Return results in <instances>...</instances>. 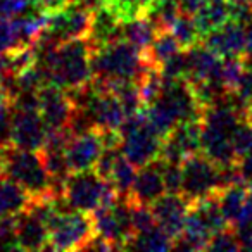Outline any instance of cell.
Masks as SVG:
<instances>
[{"label": "cell", "instance_id": "36", "mask_svg": "<svg viewBox=\"0 0 252 252\" xmlns=\"http://www.w3.org/2000/svg\"><path fill=\"white\" fill-rule=\"evenodd\" d=\"M9 100V95H7V90H5V87L2 85V81H0V104L2 102Z\"/></svg>", "mask_w": 252, "mask_h": 252}, {"label": "cell", "instance_id": "9", "mask_svg": "<svg viewBox=\"0 0 252 252\" xmlns=\"http://www.w3.org/2000/svg\"><path fill=\"white\" fill-rule=\"evenodd\" d=\"M152 211L158 220V224L173 238L180 237L183 233L187 214L190 209V202L182 195V193H169L166 192L162 197H159L152 204Z\"/></svg>", "mask_w": 252, "mask_h": 252}, {"label": "cell", "instance_id": "33", "mask_svg": "<svg viewBox=\"0 0 252 252\" xmlns=\"http://www.w3.org/2000/svg\"><path fill=\"white\" fill-rule=\"evenodd\" d=\"M242 116H244L245 121H249L252 125V98L247 102V105L244 107V112H242Z\"/></svg>", "mask_w": 252, "mask_h": 252}, {"label": "cell", "instance_id": "21", "mask_svg": "<svg viewBox=\"0 0 252 252\" xmlns=\"http://www.w3.org/2000/svg\"><path fill=\"white\" fill-rule=\"evenodd\" d=\"M171 33L176 36V40L180 42L183 50H190L192 47L202 43V35H200V30L195 23V18L190 14H183L182 12V16L173 25Z\"/></svg>", "mask_w": 252, "mask_h": 252}, {"label": "cell", "instance_id": "28", "mask_svg": "<svg viewBox=\"0 0 252 252\" xmlns=\"http://www.w3.org/2000/svg\"><path fill=\"white\" fill-rule=\"evenodd\" d=\"M162 176H164L166 190H168L169 193H182V189H183L182 162L162 161Z\"/></svg>", "mask_w": 252, "mask_h": 252}, {"label": "cell", "instance_id": "10", "mask_svg": "<svg viewBox=\"0 0 252 252\" xmlns=\"http://www.w3.org/2000/svg\"><path fill=\"white\" fill-rule=\"evenodd\" d=\"M14 251H49V228L32 209L16 216Z\"/></svg>", "mask_w": 252, "mask_h": 252}, {"label": "cell", "instance_id": "8", "mask_svg": "<svg viewBox=\"0 0 252 252\" xmlns=\"http://www.w3.org/2000/svg\"><path fill=\"white\" fill-rule=\"evenodd\" d=\"M45 138L47 126L38 109L14 107L9 144L19 149H26V151H40L45 144Z\"/></svg>", "mask_w": 252, "mask_h": 252}, {"label": "cell", "instance_id": "6", "mask_svg": "<svg viewBox=\"0 0 252 252\" xmlns=\"http://www.w3.org/2000/svg\"><path fill=\"white\" fill-rule=\"evenodd\" d=\"M38 111L47 130H71V123L76 114V102L71 92L45 83L38 88Z\"/></svg>", "mask_w": 252, "mask_h": 252}, {"label": "cell", "instance_id": "18", "mask_svg": "<svg viewBox=\"0 0 252 252\" xmlns=\"http://www.w3.org/2000/svg\"><path fill=\"white\" fill-rule=\"evenodd\" d=\"M126 249H133V251H169V249H175V240L158 224L149 231L135 233V237L131 238Z\"/></svg>", "mask_w": 252, "mask_h": 252}, {"label": "cell", "instance_id": "30", "mask_svg": "<svg viewBox=\"0 0 252 252\" xmlns=\"http://www.w3.org/2000/svg\"><path fill=\"white\" fill-rule=\"evenodd\" d=\"M252 221V190H249L247 193V199H245V204H244V209H242L240 216H238V221L235 226L238 224H244V223H251Z\"/></svg>", "mask_w": 252, "mask_h": 252}, {"label": "cell", "instance_id": "20", "mask_svg": "<svg viewBox=\"0 0 252 252\" xmlns=\"http://www.w3.org/2000/svg\"><path fill=\"white\" fill-rule=\"evenodd\" d=\"M147 16L154 21L159 32H171L176 19L182 16V0H156Z\"/></svg>", "mask_w": 252, "mask_h": 252}, {"label": "cell", "instance_id": "14", "mask_svg": "<svg viewBox=\"0 0 252 252\" xmlns=\"http://www.w3.org/2000/svg\"><path fill=\"white\" fill-rule=\"evenodd\" d=\"M33 197L11 178L0 180V216H18L32 207Z\"/></svg>", "mask_w": 252, "mask_h": 252}, {"label": "cell", "instance_id": "31", "mask_svg": "<svg viewBox=\"0 0 252 252\" xmlns=\"http://www.w3.org/2000/svg\"><path fill=\"white\" fill-rule=\"evenodd\" d=\"M206 2L207 0H182V12L183 14L195 16L206 5Z\"/></svg>", "mask_w": 252, "mask_h": 252}, {"label": "cell", "instance_id": "13", "mask_svg": "<svg viewBox=\"0 0 252 252\" xmlns=\"http://www.w3.org/2000/svg\"><path fill=\"white\" fill-rule=\"evenodd\" d=\"M187 54H189V76H187V80H221L223 57L218 56L211 49H207L204 43L192 47L190 50H187Z\"/></svg>", "mask_w": 252, "mask_h": 252}, {"label": "cell", "instance_id": "29", "mask_svg": "<svg viewBox=\"0 0 252 252\" xmlns=\"http://www.w3.org/2000/svg\"><path fill=\"white\" fill-rule=\"evenodd\" d=\"M35 2L40 9H45V11H49V12H56V11H59V9L66 7V5L73 4L74 0H35Z\"/></svg>", "mask_w": 252, "mask_h": 252}, {"label": "cell", "instance_id": "12", "mask_svg": "<svg viewBox=\"0 0 252 252\" xmlns=\"http://www.w3.org/2000/svg\"><path fill=\"white\" fill-rule=\"evenodd\" d=\"M202 43L221 57H242L245 54V26L230 19L213 30Z\"/></svg>", "mask_w": 252, "mask_h": 252}, {"label": "cell", "instance_id": "15", "mask_svg": "<svg viewBox=\"0 0 252 252\" xmlns=\"http://www.w3.org/2000/svg\"><path fill=\"white\" fill-rule=\"evenodd\" d=\"M158 32V26L147 14L138 16L121 25V36L133 43L140 52H145L152 45Z\"/></svg>", "mask_w": 252, "mask_h": 252}, {"label": "cell", "instance_id": "7", "mask_svg": "<svg viewBox=\"0 0 252 252\" xmlns=\"http://www.w3.org/2000/svg\"><path fill=\"white\" fill-rule=\"evenodd\" d=\"M104 147V135L100 128H90L87 131L73 135L66 145V161L69 173L94 169Z\"/></svg>", "mask_w": 252, "mask_h": 252}, {"label": "cell", "instance_id": "26", "mask_svg": "<svg viewBox=\"0 0 252 252\" xmlns=\"http://www.w3.org/2000/svg\"><path fill=\"white\" fill-rule=\"evenodd\" d=\"M38 11L35 0H0V16L4 18H23Z\"/></svg>", "mask_w": 252, "mask_h": 252}, {"label": "cell", "instance_id": "4", "mask_svg": "<svg viewBox=\"0 0 252 252\" xmlns=\"http://www.w3.org/2000/svg\"><path fill=\"white\" fill-rule=\"evenodd\" d=\"M49 251H85L97 235L92 213L61 209L47 223Z\"/></svg>", "mask_w": 252, "mask_h": 252}, {"label": "cell", "instance_id": "23", "mask_svg": "<svg viewBox=\"0 0 252 252\" xmlns=\"http://www.w3.org/2000/svg\"><path fill=\"white\" fill-rule=\"evenodd\" d=\"M21 45H25V43L21 42L16 19L0 16V52H11Z\"/></svg>", "mask_w": 252, "mask_h": 252}, {"label": "cell", "instance_id": "32", "mask_svg": "<svg viewBox=\"0 0 252 252\" xmlns=\"http://www.w3.org/2000/svg\"><path fill=\"white\" fill-rule=\"evenodd\" d=\"M249 67H252V23L245 26V54L242 56Z\"/></svg>", "mask_w": 252, "mask_h": 252}, {"label": "cell", "instance_id": "34", "mask_svg": "<svg viewBox=\"0 0 252 252\" xmlns=\"http://www.w3.org/2000/svg\"><path fill=\"white\" fill-rule=\"evenodd\" d=\"M230 5H252V0H226Z\"/></svg>", "mask_w": 252, "mask_h": 252}, {"label": "cell", "instance_id": "5", "mask_svg": "<svg viewBox=\"0 0 252 252\" xmlns=\"http://www.w3.org/2000/svg\"><path fill=\"white\" fill-rule=\"evenodd\" d=\"M183 189L182 195L189 202H195L204 197L221 193L226 189L223 168L213 162L204 152H195L182 161Z\"/></svg>", "mask_w": 252, "mask_h": 252}, {"label": "cell", "instance_id": "35", "mask_svg": "<svg viewBox=\"0 0 252 252\" xmlns=\"http://www.w3.org/2000/svg\"><path fill=\"white\" fill-rule=\"evenodd\" d=\"M5 178V168H4V154H2V147H0V180Z\"/></svg>", "mask_w": 252, "mask_h": 252}, {"label": "cell", "instance_id": "11", "mask_svg": "<svg viewBox=\"0 0 252 252\" xmlns=\"http://www.w3.org/2000/svg\"><path fill=\"white\" fill-rule=\"evenodd\" d=\"M168 190H166L164 176H162V161L156 159L151 164L140 168V171L137 173V178H135L133 189H131L130 195L126 197V200L133 204L152 206Z\"/></svg>", "mask_w": 252, "mask_h": 252}, {"label": "cell", "instance_id": "22", "mask_svg": "<svg viewBox=\"0 0 252 252\" xmlns=\"http://www.w3.org/2000/svg\"><path fill=\"white\" fill-rule=\"evenodd\" d=\"M247 64L242 57H223V69H221V80L226 88L228 95H231L237 88L238 81L242 80Z\"/></svg>", "mask_w": 252, "mask_h": 252}, {"label": "cell", "instance_id": "16", "mask_svg": "<svg viewBox=\"0 0 252 252\" xmlns=\"http://www.w3.org/2000/svg\"><path fill=\"white\" fill-rule=\"evenodd\" d=\"M193 18H195V23L204 40L213 30L230 21V4L226 0H207L206 5Z\"/></svg>", "mask_w": 252, "mask_h": 252}, {"label": "cell", "instance_id": "1", "mask_svg": "<svg viewBox=\"0 0 252 252\" xmlns=\"http://www.w3.org/2000/svg\"><path fill=\"white\" fill-rule=\"evenodd\" d=\"M0 147L4 154L5 178H11L12 182L19 183L23 189L28 190L33 200L52 199V197L61 199V193L54 187L52 176L47 171L42 151H26L12 144H4Z\"/></svg>", "mask_w": 252, "mask_h": 252}, {"label": "cell", "instance_id": "25", "mask_svg": "<svg viewBox=\"0 0 252 252\" xmlns=\"http://www.w3.org/2000/svg\"><path fill=\"white\" fill-rule=\"evenodd\" d=\"M231 144H233V151L238 161L252 151V125L251 123L242 119L240 125H238L237 130H235L233 137H231Z\"/></svg>", "mask_w": 252, "mask_h": 252}, {"label": "cell", "instance_id": "19", "mask_svg": "<svg viewBox=\"0 0 252 252\" xmlns=\"http://www.w3.org/2000/svg\"><path fill=\"white\" fill-rule=\"evenodd\" d=\"M137 169H138L137 166L126 158L123 152L118 156L109 182L114 185V189L118 190L119 197H123V199H126V197L130 195L131 189H133L135 178H137V173H138Z\"/></svg>", "mask_w": 252, "mask_h": 252}, {"label": "cell", "instance_id": "2", "mask_svg": "<svg viewBox=\"0 0 252 252\" xmlns=\"http://www.w3.org/2000/svg\"><path fill=\"white\" fill-rule=\"evenodd\" d=\"M142 67V52L123 36L104 45L92 47V71L97 78L135 81Z\"/></svg>", "mask_w": 252, "mask_h": 252}, {"label": "cell", "instance_id": "3", "mask_svg": "<svg viewBox=\"0 0 252 252\" xmlns=\"http://www.w3.org/2000/svg\"><path fill=\"white\" fill-rule=\"evenodd\" d=\"M119 199L118 190L111 182L98 176L94 169L81 173H71L63 185L64 207L71 211L94 213L100 206H112Z\"/></svg>", "mask_w": 252, "mask_h": 252}, {"label": "cell", "instance_id": "27", "mask_svg": "<svg viewBox=\"0 0 252 252\" xmlns=\"http://www.w3.org/2000/svg\"><path fill=\"white\" fill-rule=\"evenodd\" d=\"M207 251H242L235 228L228 226L221 231H216L207 244Z\"/></svg>", "mask_w": 252, "mask_h": 252}, {"label": "cell", "instance_id": "24", "mask_svg": "<svg viewBox=\"0 0 252 252\" xmlns=\"http://www.w3.org/2000/svg\"><path fill=\"white\" fill-rule=\"evenodd\" d=\"M130 204L131 209V221H133V230L135 233H142V231H149L152 228L158 226V220L154 216V211L147 204Z\"/></svg>", "mask_w": 252, "mask_h": 252}, {"label": "cell", "instance_id": "17", "mask_svg": "<svg viewBox=\"0 0 252 252\" xmlns=\"http://www.w3.org/2000/svg\"><path fill=\"white\" fill-rule=\"evenodd\" d=\"M247 193H249V189L245 183L230 185L220 193V207L231 228H235V224H237L238 216H240L242 209H244Z\"/></svg>", "mask_w": 252, "mask_h": 252}]
</instances>
